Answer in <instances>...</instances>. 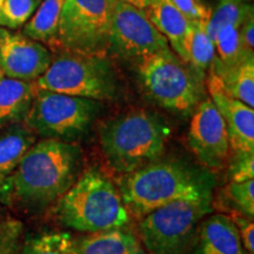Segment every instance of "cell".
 Returning <instances> with one entry per match:
<instances>
[{
    "label": "cell",
    "instance_id": "obj_27",
    "mask_svg": "<svg viewBox=\"0 0 254 254\" xmlns=\"http://www.w3.org/2000/svg\"><path fill=\"white\" fill-rule=\"evenodd\" d=\"M24 237V225L17 219L0 218V254H19Z\"/></svg>",
    "mask_w": 254,
    "mask_h": 254
},
{
    "label": "cell",
    "instance_id": "obj_14",
    "mask_svg": "<svg viewBox=\"0 0 254 254\" xmlns=\"http://www.w3.org/2000/svg\"><path fill=\"white\" fill-rule=\"evenodd\" d=\"M187 254H249L236 225L227 214H208L200 222Z\"/></svg>",
    "mask_w": 254,
    "mask_h": 254
},
{
    "label": "cell",
    "instance_id": "obj_2",
    "mask_svg": "<svg viewBox=\"0 0 254 254\" xmlns=\"http://www.w3.org/2000/svg\"><path fill=\"white\" fill-rule=\"evenodd\" d=\"M117 183L129 215L138 219L178 200L213 201L217 185L212 171L182 159H159Z\"/></svg>",
    "mask_w": 254,
    "mask_h": 254
},
{
    "label": "cell",
    "instance_id": "obj_7",
    "mask_svg": "<svg viewBox=\"0 0 254 254\" xmlns=\"http://www.w3.org/2000/svg\"><path fill=\"white\" fill-rule=\"evenodd\" d=\"M101 111V101L37 88L24 124L43 139L77 144L87 135Z\"/></svg>",
    "mask_w": 254,
    "mask_h": 254
},
{
    "label": "cell",
    "instance_id": "obj_17",
    "mask_svg": "<svg viewBox=\"0 0 254 254\" xmlns=\"http://www.w3.org/2000/svg\"><path fill=\"white\" fill-rule=\"evenodd\" d=\"M79 254H150L134 232L114 228L78 240Z\"/></svg>",
    "mask_w": 254,
    "mask_h": 254
},
{
    "label": "cell",
    "instance_id": "obj_15",
    "mask_svg": "<svg viewBox=\"0 0 254 254\" xmlns=\"http://www.w3.org/2000/svg\"><path fill=\"white\" fill-rule=\"evenodd\" d=\"M145 12L154 27L167 40L171 50L185 62L184 44L192 21H190L170 0H158Z\"/></svg>",
    "mask_w": 254,
    "mask_h": 254
},
{
    "label": "cell",
    "instance_id": "obj_18",
    "mask_svg": "<svg viewBox=\"0 0 254 254\" xmlns=\"http://www.w3.org/2000/svg\"><path fill=\"white\" fill-rule=\"evenodd\" d=\"M36 141L37 135L24 122L0 128V186Z\"/></svg>",
    "mask_w": 254,
    "mask_h": 254
},
{
    "label": "cell",
    "instance_id": "obj_10",
    "mask_svg": "<svg viewBox=\"0 0 254 254\" xmlns=\"http://www.w3.org/2000/svg\"><path fill=\"white\" fill-rule=\"evenodd\" d=\"M163 34L142 9L118 0L111 24L109 51L118 58L138 63L145 57L170 51Z\"/></svg>",
    "mask_w": 254,
    "mask_h": 254
},
{
    "label": "cell",
    "instance_id": "obj_22",
    "mask_svg": "<svg viewBox=\"0 0 254 254\" xmlns=\"http://www.w3.org/2000/svg\"><path fill=\"white\" fill-rule=\"evenodd\" d=\"M251 14H253V6L245 0H219L215 8L209 12L206 32L213 41L220 28L226 25L239 28Z\"/></svg>",
    "mask_w": 254,
    "mask_h": 254
},
{
    "label": "cell",
    "instance_id": "obj_3",
    "mask_svg": "<svg viewBox=\"0 0 254 254\" xmlns=\"http://www.w3.org/2000/svg\"><path fill=\"white\" fill-rule=\"evenodd\" d=\"M170 133V126L159 114L129 111L101 126V152L112 171L124 176L163 158Z\"/></svg>",
    "mask_w": 254,
    "mask_h": 254
},
{
    "label": "cell",
    "instance_id": "obj_29",
    "mask_svg": "<svg viewBox=\"0 0 254 254\" xmlns=\"http://www.w3.org/2000/svg\"><path fill=\"white\" fill-rule=\"evenodd\" d=\"M228 217L236 225L238 232H239L243 245L245 247L249 254H254V224L253 219L247 215L240 213L237 211L228 212Z\"/></svg>",
    "mask_w": 254,
    "mask_h": 254
},
{
    "label": "cell",
    "instance_id": "obj_20",
    "mask_svg": "<svg viewBox=\"0 0 254 254\" xmlns=\"http://www.w3.org/2000/svg\"><path fill=\"white\" fill-rule=\"evenodd\" d=\"M206 23L192 21L184 44L185 63L201 77H205L215 59L214 43L206 32Z\"/></svg>",
    "mask_w": 254,
    "mask_h": 254
},
{
    "label": "cell",
    "instance_id": "obj_34",
    "mask_svg": "<svg viewBox=\"0 0 254 254\" xmlns=\"http://www.w3.org/2000/svg\"><path fill=\"white\" fill-rule=\"evenodd\" d=\"M1 77H4V74H2V72H1V69H0V78Z\"/></svg>",
    "mask_w": 254,
    "mask_h": 254
},
{
    "label": "cell",
    "instance_id": "obj_16",
    "mask_svg": "<svg viewBox=\"0 0 254 254\" xmlns=\"http://www.w3.org/2000/svg\"><path fill=\"white\" fill-rule=\"evenodd\" d=\"M36 92L34 81L0 78V128L24 122Z\"/></svg>",
    "mask_w": 254,
    "mask_h": 254
},
{
    "label": "cell",
    "instance_id": "obj_26",
    "mask_svg": "<svg viewBox=\"0 0 254 254\" xmlns=\"http://www.w3.org/2000/svg\"><path fill=\"white\" fill-rule=\"evenodd\" d=\"M41 0H4L0 8V25L18 28L27 23L39 7Z\"/></svg>",
    "mask_w": 254,
    "mask_h": 254
},
{
    "label": "cell",
    "instance_id": "obj_19",
    "mask_svg": "<svg viewBox=\"0 0 254 254\" xmlns=\"http://www.w3.org/2000/svg\"><path fill=\"white\" fill-rule=\"evenodd\" d=\"M220 79L228 95L249 107H254V56L247 57L233 66L212 64L211 68Z\"/></svg>",
    "mask_w": 254,
    "mask_h": 254
},
{
    "label": "cell",
    "instance_id": "obj_30",
    "mask_svg": "<svg viewBox=\"0 0 254 254\" xmlns=\"http://www.w3.org/2000/svg\"><path fill=\"white\" fill-rule=\"evenodd\" d=\"M190 21H207L211 9L198 0H170Z\"/></svg>",
    "mask_w": 254,
    "mask_h": 254
},
{
    "label": "cell",
    "instance_id": "obj_28",
    "mask_svg": "<svg viewBox=\"0 0 254 254\" xmlns=\"http://www.w3.org/2000/svg\"><path fill=\"white\" fill-rule=\"evenodd\" d=\"M227 166L233 183H244L254 178V153H232Z\"/></svg>",
    "mask_w": 254,
    "mask_h": 254
},
{
    "label": "cell",
    "instance_id": "obj_9",
    "mask_svg": "<svg viewBox=\"0 0 254 254\" xmlns=\"http://www.w3.org/2000/svg\"><path fill=\"white\" fill-rule=\"evenodd\" d=\"M118 0H65L56 44L68 52L105 56Z\"/></svg>",
    "mask_w": 254,
    "mask_h": 254
},
{
    "label": "cell",
    "instance_id": "obj_8",
    "mask_svg": "<svg viewBox=\"0 0 254 254\" xmlns=\"http://www.w3.org/2000/svg\"><path fill=\"white\" fill-rule=\"evenodd\" d=\"M213 201L178 200L139 219L138 234L150 254H187Z\"/></svg>",
    "mask_w": 254,
    "mask_h": 254
},
{
    "label": "cell",
    "instance_id": "obj_13",
    "mask_svg": "<svg viewBox=\"0 0 254 254\" xmlns=\"http://www.w3.org/2000/svg\"><path fill=\"white\" fill-rule=\"evenodd\" d=\"M206 80L211 99L226 124L232 153H254V111L228 95L212 69Z\"/></svg>",
    "mask_w": 254,
    "mask_h": 254
},
{
    "label": "cell",
    "instance_id": "obj_25",
    "mask_svg": "<svg viewBox=\"0 0 254 254\" xmlns=\"http://www.w3.org/2000/svg\"><path fill=\"white\" fill-rule=\"evenodd\" d=\"M222 196L232 205L230 211H237L253 219L254 217V180L227 184L222 190Z\"/></svg>",
    "mask_w": 254,
    "mask_h": 254
},
{
    "label": "cell",
    "instance_id": "obj_12",
    "mask_svg": "<svg viewBox=\"0 0 254 254\" xmlns=\"http://www.w3.org/2000/svg\"><path fill=\"white\" fill-rule=\"evenodd\" d=\"M52 59L44 44L0 27V69L4 77L36 81L47 71Z\"/></svg>",
    "mask_w": 254,
    "mask_h": 254
},
{
    "label": "cell",
    "instance_id": "obj_31",
    "mask_svg": "<svg viewBox=\"0 0 254 254\" xmlns=\"http://www.w3.org/2000/svg\"><path fill=\"white\" fill-rule=\"evenodd\" d=\"M239 38L241 46L245 52L253 53L254 50V15L251 14L249 18L241 24L239 27Z\"/></svg>",
    "mask_w": 254,
    "mask_h": 254
},
{
    "label": "cell",
    "instance_id": "obj_24",
    "mask_svg": "<svg viewBox=\"0 0 254 254\" xmlns=\"http://www.w3.org/2000/svg\"><path fill=\"white\" fill-rule=\"evenodd\" d=\"M215 47V64L221 66H233L240 63L247 57L253 56V53H247L241 46L239 38V28L232 25H226L215 34L214 39Z\"/></svg>",
    "mask_w": 254,
    "mask_h": 254
},
{
    "label": "cell",
    "instance_id": "obj_4",
    "mask_svg": "<svg viewBox=\"0 0 254 254\" xmlns=\"http://www.w3.org/2000/svg\"><path fill=\"white\" fill-rule=\"evenodd\" d=\"M57 217L64 226L91 234L127 227L131 222L119 190L95 167L82 172L58 200Z\"/></svg>",
    "mask_w": 254,
    "mask_h": 254
},
{
    "label": "cell",
    "instance_id": "obj_23",
    "mask_svg": "<svg viewBox=\"0 0 254 254\" xmlns=\"http://www.w3.org/2000/svg\"><path fill=\"white\" fill-rule=\"evenodd\" d=\"M19 254H79V245L69 232H46L25 241Z\"/></svg>",
    "mask_w": 254,
    "mask_h": 254
},
{
    "label": "cell",
    "instance_id": "obj_6",
    "mask_svg": "<svg viewBox=\"0 0 254 254\" xmlns=\"http://www.w3.org/2000/svg\"><path fill=\"white\" fill-rule=\"evenodd\" d=\"M38 90L109 101L119 95V80L105 56L65 52L52 59L50 67L34 81Z\"/></svg>",
    "mask_w": 254,
    "mask_h": 254
},
{
    "label": "cell",
    "instance_id": "obj_5",
    "mask_svg": "<svg viewBox=\"0 0 254 254\" xmlns=\"http://www.w3.org/2000/svg\"><path fill=\"white\" fill-rule=\"evenodd\" d=\"M136 65L146 97L160 109L187 117L205 98L204 77L172 50L145 57Z\"/></svg>",
    "mask_w": 254,
    "mask_h": 254
},
{
    "label": "cell",
    "instance_id": "obj_32",
    "mask_svg": "<svg viewBox=\"0 0 254 254\" xmlns=\"http://www.w3.org/2000/svg\"><path fill=\"white\" fill-rule=\"evenodd\" d=\"M120 1L126 2V4L131 5L133 7L142 9V11H146V9L151 7V6L153 5L155 1H158V0H120Z\"/></svg>",
    "mask_w": 254,
    "mask_h": 254
},
{
    "label": "cell",
    "instance_id": "obj_11",
    "mask_svg": "<svg viewBox=\"0 0 254 254\" xmlns=\"http://www.w3.org/2000/svg\"><path fill=\"white\" fill-rule=\"evenodd\" d=\"M187 144L202 167L211 171L227 166L232 155L230 136L211 98L205 97L192 112Z\"/></svg>",
    "mask_w": 254,
    "mask_h": 254
},
{
    "label": "cell",
    "instance_id": "obj_1",
    "mask_svg": "<svg viewBox=\"0 0 254 254\" xmlns=\"http://www.w3.org/2000/svg\"><path fill=\"white\" fill-rule=\"evenodd\" d=\"M78 144L53 139L36 141L0 186V200L26 212H39L62 198L80 176Z\"/></svg>",
    "mask_w": 254,
    "mask_h": 254
},
{
    "label": "cell",
    "instance_id": "obj_33",
    "mask_svg": "<svg viewBox=\"0 0 254 254\" xmlns=\"http://www.w3.org/2000/svg\"><path fill=\"white\" fill-rule=\"evenodd\" d=\"M2 2H4V0H0V8H1V6H2Z\"/></svg>",
    "mask_w": 254,
    "mask_h": 254
},
{
    "label": "cell",
    "instance_id": "obj_21",
    "mask_svg": "<svg viewBox=\"0 0 254 254\" xmlns=\"http://www.w3.org/2000/svg\"><path fill=\"white\" fill-rule=\"evenodd\" d=\"M65 0H43L30 20L25 24V36L41 44H55L60 13Z\"/></svg>",
    "mask_w": 254,
    "mask_h": 254
}]
</instances>
